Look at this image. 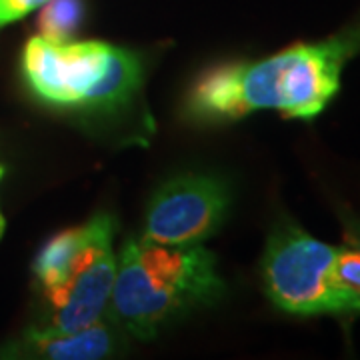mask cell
<instances>
[{
  "label": "cell",
  "instance_id": "6",
  "mask_svg": "<svg viewBox=\"0 0 360 360\" xmlns=\"http://www.w3.org/2000/svg\"><path fill=\"white\" fill-rule=\"evenodd\" d=\"M229 206L231 191L224 180L210 174L174 176L153 194L142 236L158 245H202L222 226Z\"/></svg>",
  "mask_w": 360,
  "mask_h": 360
},
{
  "label": "cell",
  "instance_id": "8",
  "mask_svg": "<svg viewBox=\"0 0 360 360\" xmlns=\"http://www.w3.org/2000/svg\"><path fill=\"white\" fill-rule=\"evenodd\" d=\"M84 20V0H49L40 6L39 32L51 42H68Z\"/></svg>",
  "mask_w": 360,
  "mask_h": 360
},
{
  "label": "cell",
  "instance_id": "4",
  "mask_svg": "<svg viewBox=\"0 0 360 360\" xmlns=\"http://www.w3.org/2000/svg\"><path fill=\"white\" fill-rule=\"evenodd\" d=\"M116 220L98 212L54 234L39 250L32 274L44 300V330L70 333L103 319L116 278Z\"/></svg>",
  "mask_w": 360,
  "mask_h": 360
},
{
  "label": "cell",
  "instance_id": "11",
  "mask_svg": "<svg viewBox=\"0 0 360 360\" xmlns=\"http://www.w3.org/2000/svg\"><path fill=\"white\" fill-rule=\"evenodd\" d=\"M340 219H342L348 246H354L360 250V219L348 210H340Z\"/></svg>",
  "mask_w": 360,
  "mask_h": 360
},
{
  "label": "cell",
  "instance_id": "10",
  "mask_svg": "<svg viewBox=\"0 0 360 360\" xmlns=\"http://www.w3.org/2000/svg\"><path fill=\"white\" fill-rule=\"evenodd\" d=\"M49 0H0V28L25 18Z\"/></svg>",
  "mask_w": 360,
  "mask_h": 360
},
{
  "label": "cell",
  "instance_id": "12",
  "mask_svg": "<svg viewBox=\"0 0 360 360\" xmlns=\"http://www.w3.org/2000/svg\"><path fill=\"white\" fill-rule=\"evenodd\" d=\"M4 179V167L0 165V180ZM4 226H6V220L2 217V212H0V238H2V234H4Z\"/></svg>",
  "mask_w": 360,
  "mask_h": 360
},
{
  "label": "cell",
  "instance_id": "1",
  "mask_svg": "<svg viewBox=\"0 0 360 360\" xmlns=\"http://www.w3.org/2000/svg\"><path fill=\"white\" fill-rule=\"evenodd\" d=\"M359 52L360 14L319 42H300L262 60L208 68L194 80L184 110L202 124L240 120L257 110L310 120L335 98L345 66Z\"/></svg>",
  "mask_w": 360,
  "mask_h": 360
},
{
  "label": "cell",
  "instance_id": "5",
  "mask_svg": "<svg viewBox=\"0 0 360 360\" xmlns=\"http://www.w3.org/2000/svg\"><path fill=\"white\" fill-rule=\"evenodd\" d=\"M335 246L292 220L276 222L262 257V281L272 304L296 316L354 312L335 281Z\"/></svg>",
  "mask_w": 360,
  "mask_h": 360
},
{
  "label": "cell",
  "instance_id": "2",
  "mask_svg": "<svg viewBox=\"0 0 360 360\" xmlns=\"http://www.w3.org/2000/svg\"><path fill=\"white\" fill-rule=\"evenodd\" d=\"M224 290L208 248L158 245L141 236L120 250L108 307L122 333L150 340L172 321L214 304Z\"/></svg>",
  "mask_w": 360,
  "mask_h": 360
},
{
  "label": "cell",
  "instance_id": "3",
  "mask_svg": "<svg viewBox=\"0 0 360 360\" xmlns=\"http://www.w3.org/2000/svg\"><path fill=\"white\" fill-rule=\"evenodd\" d=\"M20 68L39 101L89 115L127 108L144 82V68L134 52L101 40L51 42L37 34L22 49Z\"/></svg>",
  "mask_w": 360,
  "mask_h": 360
},
{
  "label": "cell",
  "instance_id": "9",
  "mask_svg": "<svg viewBox=\"0 0 360 360\" xmlns=\"http://www.w3.org/2000/svg\"><path fill=\"white\" fill-rule=\"evenodd\" d=\"M335 281L345 292L354 312H360V250L354 246L336 248Z\"/></svg>",
  "mask_w": 360,
  "mask_h": 360
},
{
  "label": "cell",
  "instance_id": "7",
  "mask_svg": "<svg viewBox=\"0 0 360 360\" xmlns=\"http://www.w3.org/2000/svg\"><path fill=\"white\" fill-rule=\"evenodd\" d=\"M120 330V328H118ZM118 330L115 324L96 321L90 326L70 333H56L32 326L13 347L18 356L51 360H101L112 356L118 348Z\"/></svg>",
  "mask_w": 360,
  "mask_h": 360
}]
</instances>
